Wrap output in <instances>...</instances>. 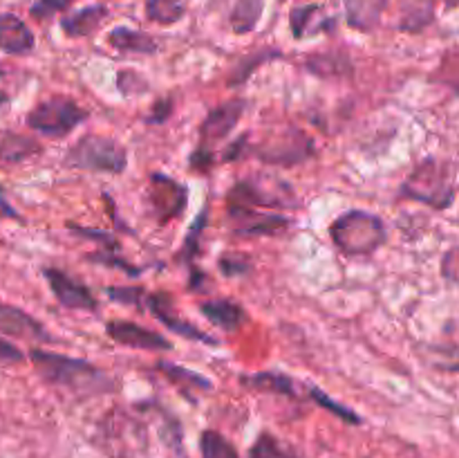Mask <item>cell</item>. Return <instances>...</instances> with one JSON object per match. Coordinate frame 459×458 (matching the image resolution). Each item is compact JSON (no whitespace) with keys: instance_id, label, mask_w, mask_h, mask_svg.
<instances>
[{"instance_id":"cell-1","label":"cell","mask_w":459,"mask_h":458,"mask_svg":"<svg viewBox=\"0 0 459 458\" xmlns=\"http://www.w3.org/2000/svg\"><path fill=\"white\" fill-rule=\"evenodd\" d=\"M30 359L34 364L36 373L48 384L70 391V393L81 395V398L110 393L115 389V382L110 380V375L99 366H94L92 362H88V359L67 357V355L43 348H31Z\"/></svg>"},{"instance_id":"cell-2","label":"cell","mask_w":459,"mask_h":458,"mask_svg":"<svg viewBox=\"0 0 459 458\" xmlns=\"http://www.w3.org/2000/svg\"><path fill=\"white\" fill-rule=\"evenodd\" d=\"M399 196L421 202L430 209L444 211L455 202V175L453 166L439 157L421 160L399 187Z\"/></svg>"},{"instance_id":"cell-3","label":"cell","mask_w":459,"mask_h":458,"mask_svg":"<svg viewBox=\"0 0 459 458\" xmlns=\"http://www.w3.org/2000/svg\"><path fill=\"white\" fill-rule=\"evenodd\" d=\"M330 238L339 251L348 256L375 254L388 241V227L377 214L366 209H348L332 220Z\"/></svg>"},{"instance_id":"cell-4","label":"cell","mask_w":459,"mask_h":458,"mask_svg":"<svg viewBox=\"0 0 459 458\" xmlns=\"http://www.w3.org/2000/svg\"><path fill=\"white\" fill-rule=\"evenodd\" d=\"M65 164L88 173L121 175L128 169V151L112 137L83 135L67 148Z\"/></svg>"},{"instance_id":"cell-5","label":"cell","mask_w":459,"mask_h":458,"mask_svg":"<svg viewBox=\"0 0 459 458\" xmlns=\"http://www.w3.org/2000/svg\"><path fill=\"white\" fill-rule=\"evenodd\" d=\"M227 205L236 207H254V209H294L299 207V198H296L291 184L285 180L272 178V175L255 173L249 178L240 180L233 184L227 193Z\"/></svg>"},{"instance_id":"cell-6","label":"cell","mask_w":459,"mask_h":458,"mask_svg":"<svg viewBox=\"0 0 459 458\" xmlns=\"http://www.w3.org/2000/svg\"><path fill=\"white\" fill-rule=\"evenodd\" d=\"M90 112L70 97H52L36 103L27 115V126L43 137L61 139L88 121Z\"/></svg>"},{"instance_id":"cell-7","label":"cell","mask_w":459,"mask_h":458,"mask_svg":"<svg viewBox=\"0 0 459 458\" xmlns=\"http://www.w3.org/2000/svg\"><path fill=\"white\" fill-rule=\"evenodd\" d=\"M249 153L258 157L260 162H264V164L296 166L314 157L316 146H314L312 137L305 135L300 128L285 126V128L276 130V133L264 135L258 144H251Z\"/></svg>"},{"instance_id":"cell-8","label":"cell","mask_w":459,"mask_h":458,"mask_svg":"<svg viewBox=\"0 0 459 458\" xmlns=\"http://www.w3.org/2000/svg\"><path fill=\"white\" fill-rule=\"evenodd\" d=\"M146 205L157 225H169L175 218H182L188 207V187L170 175L155 171L148 178Z\"/></svg>"},{"instance_id":"cell-9","label":"cell","mask_w":459,"mask_h":458,"mask_svg":"<svg viewBox=\"0 0 459 458\" xmlns=\"http://www.w3.org/2000/svg\"><path fill=\"white\" fill-rule=\"evenodd\" d=\"M227 216L231 220V232L242 238H278L285 236L291 229L294 220L285 214H272V211H260L254 207H236L227 205Z\"/></svg>"},{"instance_id":"cell-10","label":"cell","mask_w":459,"mask_h":458,"mask_svg":"<svg viewBox=\"0 0 459 458\" xmlns=\"http://www.w3.org/2000/svg\"><path fill=\"white\" fill-rule=\"evenodd\" d=\"M146 308L151 310V314L161 323V326H166L178 337H184V339H191V341H200V344H206V346H220L218 337H211L209 332L197 328L195 323H188L186 319L175 310L173 296H170L169 292H148Z\"/></svg>"},{"instance_id":"cell-11","label":"cell","mask_w":459,"mask_h":458,"mask_svg":"<svg viewBox=\"0 0 459 458\" xmlns=\"http://www.w3.org/2000/svg\"><path fill=\"white\" fill-rule=\"evenodd\" d=\"M247 106H249V101L245 97H233L220 106L211 108L200 124V146L211 148L213 144L227 139L247 112Z\"/></svg>"},{"instance_id":"cell-12","label":"cell","mask_w":459,"mask_h":458,"mask_svg":"<svg viewBox=\"0 0 459 458\" xmlns=\"http://www.w3.org/2000/svg\"><path fill=\"white\" fill-rule=\"evenodd\" d=\"M43 274L45 278H48L49 290H52V295L56 296V301L63 308L90 310V313H94V310L99 308L97 296H94L92 290H90L85 283H81L79 278L70 277V274L63 272V269L58 268H45Z\"/></svg>"},{"instance_id":"cell-13","label":"cell","mask_w":459,"mask_h":458,"mask_svg":"<svg viewBox=\"0 0 459 458\" xmlns=\"http://www.w3.org/2000/svg\"><path fill=\"white\" fill-rule=\"evenodd\" d=\"M339 18L325 12L321 3H299L290 9V31L296 40L318 34H334Z\"/></svg>"},{"instance_id":"cell-14","label":"cell","mask_w":459,"mask_h":458,"mask_svg":"<svg viewBox=\"0 0 459 458\" xmlns=\"http://www.w3.org/2000/svg\"><path fill=\"white\" fill-rule=\"evenodd\" d=\"M106 332L115 344L126 346V348L152 350V353L173 348V344L164 335L151 330V328L139 326L134 321H126V319H112V321H108Z\"/></svg>"},{"instance_id":"cell-15","label":"cell","mask_w":459,"mask_h":458,"mask_svg":"<svg viewBox=\"0 0 459 458\" xmlns=\"http://www.w3.org/2000/svg\"><path fill=\"white\" fill-rule=\"evenodd\" d=\"M0 332L7 337H18V339L45 341V344L54 341V337L49 335L43 323L36 321L25 310L7 304H0Z\"/></svg>"},{"instance_id":"cell-16","label":"cell","mask_w":459,"mask_h":458,"mask_svg":"<svg viewBox=\"0 0 459 458\" xmlns=\"http://www.w3.org/2000/svg\"><path fill=\"white\" fill-rule=\"evenodd\" d=\"M110 16V7L106 3L85 4L81 9H72L61 18V30L67 39H85L92 36Z\"/></svg>"},{"instance_id":"cell-17","label":"cell","mask_w":459,"mask_h":458,"mask_svg":"<svg viewBox=\"0 0 459 458\" xmlns=\"http://www.w3.org/2000/svg\"><path fill=\"white\" fill-rule=\"evenodd\" d=\"M36 48L34 31L16 13H0V49L13 57H25Z\"/></svg>"},{"instance_id":"cell-18","label":"cell","mask_w":459,"mask_h":458,"mask_svg":"<svg viewBox=\"0 0 459 458\" xmlns=\"http://www.w3.org/2000/svg\"><path fill=\"white\" fill-rule=\"evenodd\" d=\"M390 0H343L345 25L361 34H370L381 25Z\"/></svg>"},{"instance_id":"cell-19","label":"cell","mask_w":459,"mask_h":458,"mask_svg":"<svg viewBox=\"0 0 459 458\" xmlns=\"http://www.w3.org/2000/svg\"><path fill=\"white\" fill-rule=\"evenodd\" d=\"M397 30L403 34H421L437 18V0H397Z\"/></svg>"},{"instance_id":"cell-20","label":"cell","mask_w":459,"mask_h":458,"mask_svg":"<svg viewBox=\"0 0 459 458\" xmlns=\"http://www.w3.org/2000/svg\"><path fill=\"white\" fill-rule=\"evenodd\" d=\"M155 368L170 382V384L175 386V389L179 391V393L186 395L191 402H195L197 400L195 393H209V391L213 389V382H211L209 377H204L197 371H191V368L179 366V364L160 359V362L155 364Z\"/></svg>"},{"instance_id":"cell-21","label":"cell","mask_w":459,"mask_h":458,"mask_svg":"<svg viewBox=\"0 0 459 458\" xmlns=\"http://www.w3.org/2000/svg\"><path fill=\"white\" fill-rule=\"evenodd\" d=\"M106 40L112 49H117L121 54H143V57H152V54L160 52V43H157L155 36L126 25L112 27L108 31Z\"/></svg>"},{"instance_id":"cell-22","label":"cell","mask_w":459,"mask_h":458,"mask_svg":"<svg viewBox=\"0 0 459 458\" xmlns=\"http://www.w3.org/2000/svg\"><path fill=\"white\" fill-rule=\"evenodd\" d=\"M200 313L224 332H236L249 321L247 310L236 299H211L200 304Z\"/></svg>"},{"instance_id":"cell-23","label":"cell","mask_w":459,"mask_h":458,"mask_svg":"<svg viewBox=\"0 0 459 458\" xmlns=\"http://www.w3.org/2000/svg\"><path fill=\"white\" fill-rule=\"evenodd\" d=\"M264 13V0H229L227 25L233 34L247 36L258 27Z\"/></svg>"},{"instance_id":"cell-24","label":"cell","mask_w":459,"mask_h":458,"mask_svg":"<svg viewBox=\"0 0 459 458\" xmlns=\"http://www.w3.org/2000/svg\"><path fill=\"white\" fill-rule=\"evenodd\" d=\"M305 70L312 72L314 76H321V79H339V76L352 75L354 66L350 61L348 52L332 49V52L309 54L305 58Z\"/></svg>"},{"instance_id":"cell-25","label":"cell","mask_w":459,"mask_h":458,"mask_svg":"<svg viewBox=\"0 0 459 458\" xmlns=\"http://www.w3.org/2000/svg\"><path fill=\"white\" fill-rule=\"evenodd\" d=\"M240 384L255 393L282 395V398H296V384L287 373L281 371H258L254 375H240Z\"/></svg>"},{"instance_id":"cell-26","label":"cell","mask_w":459,"mask_h":458,"mask_svg":"<svg viewBox=\"0 0 459 458\" xmlns=\"http://www.w3.org/2000/svg\"><path fill=\"white\" fill-rule=\"evenodd\" d=\"M278 58H282V52L278 48L254 49V52H249L247 57H242L240 61L236 63L233 72L229 75V85H236L238 88V85L245 84V81L249 79V76L254 75L260 66H264V63H269V61H278Z\"/></svg>"},{"instance_id":"cell-27","label":"cell","mask_w":459,"mask_h":458,"mask_svg":"<svg viewBox=\"0 0 459 458\" xmlns=\"http://www.w3.org/2000/svg\"><path fill=\"white\" fill-rule=\"evenodd\" d=\"M36 153H40V144L36 139L12 133V130H0V160L22 162Z\"/></svg>"},{"instance_id":"cell-28","label":"cell","mask_w":459,"mask_h":458,"mask_svg":"<svg viewBox=\"0 0 459 458\" xmlns=\"http://www.w3.org/2000/svg\"><path fill=\"white\" fill-rule=\"evenodd\" d=\"M143 13L155 25H178L186 16V0H146L143 3Z\"/></svg>"},{"instance_id":"cell-29","label":"cell","mask_w":459,"mask_h":458,"mask_svg":"<svg viewBox=\"0 0 459 458\" xmlns=\"http://www.w3.org/2000/svg\"><path fill=\"white\" fill-rule=\"evenodd\" d=\"M206 220H209V211L204 209L200 211V216H197L195 220H193V225L188 227V233L186 238H184L182 242V250L178 251V256L175 259L179 260V263H184L186 268H195V259L200 256V245H202V233H204V227H206Z\"/></svg>"},{"instance_id":"cell-30","label":"cell","mask_w":459,"mask_h":458,"mask_svg":"<svg viewBox=\"0 0 459 458\" xmlns=\"http://www.w3.org/2000/svg\"><path fill=\"white\" fill-rule=\"evenodd\" d=\"M430 79L437 81L439 85H444L459 97V48H451L442 54L439 66L435 67Z\"/></svg>"},{"instance_id":"cell-31","label":"cell","mask_w":459,"mask_h":458,"mask_svg":"<svg viewBox=\"0 0 459 458\" xmlns=\"http://www.w3.org/2000/svg\"><path fill=\"white\" fill-rule=\"evenodd\" d=\"M249 458H299V454L290 447L287 443H282L281 438H276L269 431H263V434L255 438V443L251 445Z\"/></svg>"},{"instance_id":"cell-32","label":"cell","mask_w":459,"mask_h":458,"mask_svg":"<svg viewBox=\"0 0 459 458\" xmlns=\"http://www.w3.org/2000/svg\"><path fill=\"white\" fill-rule=\"evenodd\" d=\"M426 362L442 373H459V344L426 346Z\"/></svg>"},{"instance_id":"cell-33","label":"cell","mask_w":459,"mask_h":458,"mask_svg":"<svg viewBox=\"0 0 459 458\" xmlns=\"http://www.w3.org/2000/svg\"><path fill=\"white\" fill-rule=\"evenodd\" d=\"M309 398H312L318 407L325 409L327 413H332V416H336L339 420H343L345 425H361L363 422V418L359 416L354 409H350L348 404L336 402L334 398H330V395H327L323 389H318V386H312V389H309Z\"/></svg>"},{"instance_id":"cell-34","label":"cell","mask_w":459,"mask_h":458,"mask_svg":"<svg viewBox=\"0 0 459 458\" xmlns=\"http://www.w3.org/2000/svg\"><path fill=\"white\" fill-rule=\"evenodd\" d=\"M200 454L202 458H240V454L236 452V447H233V445L215 429L202 431Z\"/></svg>"},{"instance_id":"cell-35","label":"cell","mask_w":459,"mask_h":458,"mask_svg":"<svg viewBox=\"0 0 459 458\" xmlns=\"http://www.w3.org/2000/svg\"><path fill=\"white\" fill-rule=\"evenodd\" d=\"M88 260H90V263L103 265V268L119 269V272H124L126 277H130V278L142 277V272H143V268H139V265H133L130 260H126L124 256H121L119 251H115V250H99V251H94V254H88Z\"/></svg>"},{"instance_id":"cell-36","label":"cell","mask_w":459,"mask_h":458,"mask_svg":"<svg viewBox=\"0 0 459 458\" xmlns=\"http://www.w3.org/2000/svg\"><path fill=\"white\" fill-rule=\"evenodd\" d=\"M67 229H70L74 236L83 238V241L97 242L99 250H115L119 251V238L115 233L106 232V229H97V227H83V225L76 223H67Z\"/></svg>"},{"instance_id":"cell-37","label":"cell","mask_w":459,"mask_h":458,"mask_svg":"<svg viewBox=\"0 0 459 458\" xmlns=\"http://www.w3.org/2000/svg\"><path fill=\"white\" fill-rule=\"evenodd\" d=\"M106 296L115 304L134 305L137 310L146 308L148 292L142 286H121V287H106Z\"/></svg>"},{"instance_id":"cell-38","label":"cell","mask_w":459,"mask_h":458,"mask_svg":"<svg viewBox=\"0 0 459 458\" xmlns=\"http://www.w3.org/2000/svg\"><path fill=\"white\" fill-rule=\"evenodd\" d=\"M76 0H34L30 7V16L36 21H48V18L56 16V13L67 12Z\"/></svg>"},{"instance_id":"cell-39","label":"cell","mask_w":459,"mask_h":458,"mask_svg":"<svg viewBox=\"0 0 459 458\" xmlns=\"http://www.w3.org/2000/svg\"><path fill=\"white\" fill-rule=\"evenodd\" d=\"M218 268L227 278H238V277H245V274H249L251 260L247 259V256L224 254L222 259L218 260Z\"/></svg>"},{"instance_id":"cell-40","label":"cell","mask_w":459,"mask_h":458,"mask_svg":"<svg viewBox=\"0 0 459 458\" xmlns=\"http://www.w3.org/2000/svg\"><path fill=\"white\" fill-rule=\"evenodd\" d=\"M117 88H119V92L124 94V97H133V94L146 92L148 84L142 75H137V72L124 70L117 75Z\"/></svg>"},{"instance_id":"cell-41","label":"cell","mask_w":459,"mask_h":458,"mask_svg":"<svg viewBox=\"0 0 459 458\" xmlns=\"http://www.w3.org/2000/svg\"><path fill=\"white\" fill-rule=\"evenodd\" d=\"M170 115H173V99L164 97V99H160V101L152 103L151 112L143 117V121H146V124H151V126L166 124V121L170 119Z\"/></svg>"},{"instance_id":"cell-42","label":"cell","mask_w":459,"mask_h":458,"mask_svg":"<svg viewBox=\"0 0 459 458\" xmlns=\"http://www.w3.org/2000/svg\"><path fill=\"white\" fill-rule=\"evenodd\" d=\"M442 277L453 286H459V247H451L442 256Z\"/></svg>"},{"instance_id":"cell-43","label":"cell","mask_w":459,"mask_h":458,"mask_svg":"<svg viewBox=\"0 0 459 458\" xmlns=\"http://www.w3.org/2000/svg\"><path fill=\"white\" fill-rule=\"evenodd\" d=\"M191 169L200 171V173H209L215 164V153L213 148H206V146H197L195 151L191 153V160H188Z\"/></svg>"},{"instance_id":"cell-44","label":"cell","mask_w":459,"mask_h":458,"mask_svg":"<svg viewBox=\"0 0 459 458\" xmlns=\"http://www.w3.org/2000/svg\"><path fill=\"white\" fill-rule=\"evenodd\" d=\"M249 133L240 135L238 139H233L231 144H229L227 148H224L222 153V162H236V160H242V157L249 155Z\"/></svg>"},{"instance_id":"cell-45","label":"cell","mask_w":459,"mask_h":458,"mask_svg":"<svg viewBox=\"0 0 459 458\" xmlns=\"http://www.w3.org/2000/svg\"><path fill=\"white\" fill-rule=\"evenodd\" d=\"M22 359H25V355H22L18 346L0 339V362H22Z\"/></svg>"},{"instance_id":"cell-46","label":"cell","mask_w":459,"mask_h":458,"mask_svg":"<svg viewBox=\"0 0 459 458\" xmlns=\"http://www.w3.org/2000/svg\"><path fill=\"white\" fill-rule=\"evenodd\" d=\"M0 218H18L16 209H13L12 205H9V200L4 198V191L0 189Z\"/></svg>"},{"instance_id":"cell-47","label":"cell","mask_w":459,"mask_h":458,"mask_svg":"<svg viewBox=\"0 0 459 458\" xmlns=\"http://www.w3.org/2000/svg\"><path fill=\"white\" fill-rule=\"evenodd\" d=\"M442 3L446 12H455V9H459V0H442Z\"/></svg>"}]
</instances>
